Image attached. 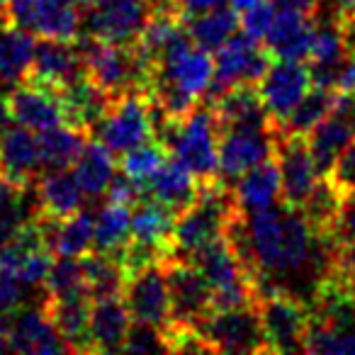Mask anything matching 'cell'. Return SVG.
Segmentation results:
<instances>
[{
    "label": "cell",
    "instance_id": "6da1fadb",
    "mask_svg": "<svg viewBox=\"0 0 355 355\" xmlns=\"http://www.w3.org/2000/svg\"><path fill=\"white\" fill-rule=\"evenodd\" d=\"M270 353H304L311 304L287 287H266L256 300Z\"/></svg>",
    "mask_w": 355,
    "mask_h": 355
},
{
    "label": "cell",
    "instance_id": "7a4b0ae2",
    "mask_svg": "<svg viewBox=\"0 0 355 355\" xmlns=\"http://www.w3.org/2000/svg\"><path fill=\"white\" fill-rule=\"evenodd\" d=\"M272 54L263 46V42H256L246 32L232 35L217 51H214V78L200 103L212 107L232 85L236 83H256L266 76V71L272 64Z\"/></svg>",
    "mask_w": 355,
    "mask_h": 355
},
{
    "label": "cell",
    "instance_id": "3957f363",
    "mask_svg": "<svg viewBox=\"0 0 355 355\" xmlns=\"http://www.w3.org/2000/svg\"><path fill=\"white\" fill-rule=\"evenodd\" d=\"M214 353H270L256 304L209 311L198 326Z\"/></svg>",
    "mask_w": 355,
    "mask_h": 355
},
{
    "label": "cell",
    "instance_id": "277c9868",
    "mask_svg": "<svg viewBox=\"0 0 355 355\" xmlns=\"http://www.w3.org/2000/svg\"><path fill=\"white\" fill-rule=\"evenodd\" d=\"M83 32L112 44H134L141 37L148 17L153 15L151 0H88L83 8Z\"/></svg>",
    "mask_w": 355,
    "mask_h": 355
},
{
    "label": "cell",
    "instance_id": "5b68a950",
    "mask_svg": "<svg viewBox=\"0 0 355 355\" xmlns=\"http://www.w3.org/2000/svg\"><path fill=\"white\" fill-rule=\"evenodd\" d=\"M171 292V321L200 326V321L212 311V287L193 261L178 256L163 258Z\"/></svg>",
    "mask_w": 355,
    "mask_h": 355
},
{
    "label": "cell",
    "instance_id": "8992f818",
    "mask_svg": "<svg viewBox=\"0 0 355 355\" xmlns=\"http://www.w3.org/2000/svg\"><path fill=\"white\" fill-rule=\"evenodd\" d=\"M95 137L114 153L122 156L124 151L139 146L153 137L151 114H148V93H127L117 98L110 107L107 117L98 127Z\"/></svg>",
    "mask_w": 355,
    "mask_h": 355
},
{
    "label": "cell",
    "instance_id": "52a82bcc",
    "mask_svg": "<svg viewBox=\"0 0 355 355\" xmlns=\"http://www.w3.org/2000/svg\"><path fill=\"white\" fill-rule=\"evenodd\" d=\"M277 127H227L219 134V171L227 183L275 156Z\"/></svg>",
    "mask_w": 355,
    "mask_h": 355
},
{
    "label": "cell",
    "instance_id": "ba28073f",
    "mask_svg": "<svg viewBox=\"0 0 355 355\" xmlns=\"http://www.w3.org/2000/svg\"><path fill=\"white\" fill-rule=\"evenodd\" d=\"M311 85H314L311 83V71L309 66H304V61H272L266 76L258 80V93H261V100L275 127L285 122L287 114L297 107V103L304 98Z\"/></svg>",
    "mask_w": 355,
    "mask_h": 355
},
{
    "label": "cell",
    "instance_id": "9c48e42d",
    "mask_svg": "<svg viewBox=\"0 0 355 355\" xmlns=\"http://www.w3.org/2000/svg\"><path fill=\"white\" fill-rule=\"evenodd\" d=\"M124 302L132 321L151 324L166 329L171 324V292L163 263H151L141 270L132 272L124 285Z\"/></svg>",
    "mask_w": 355,
    "mask_h": 355
},
{
    "label": "cell",
    "instance_id": "30bf717a",
    "mask_svg": "<svg viewBox=\"0 0 355 355\" xmlns=\"http://www.w3.org/2000/svg\"><path fill=\"white\" fill-rule=\"evenodd\" d=\"M275 158L282 175V202L300 209L309 190L314 188L319 171L304 134H285L277 129Z\"/></svg>",
    "mask_w": 355,
    "mask_h": 355
},
{
    "label": "cell",
    "instance_id": "8fae6325",
    "mask_svg": "<svg viewBox=\"0 0 355 355\" xmlns=\"http://www.w3.org/2000/svg\"><path fill=\"white\" fill-rule=\"evenodd\" d=\"M85 73L83 56H80L76 42L54 40V37H40L35 46V61L32 71L25 80L46 85L51 90H59L69 80Z\"/></svg>",
    "mask_w": 355,
    "mask_h": 355
},
{
    "label": "cell",
    "instance_id": "7c38bea8",
    "mask_svg": "<svg viewBox=\"0 0 355 355\" xmlns=\"http://www.w3.org/2000/svg\"><path fill=\"white\" fill-rule=\"evenodd\" d=\"M42 173L44 163L35 132L22 124L10 127L0 137V175L15 188H27L37 183Z\"/></svg>",
    "mask_w": 355,
    "mask_h": 355
},
{
    "label": "cell",
    "instance_id": "4fadbf2b",
    "mask_svg": "<svg viewBox=\"0 0 355 355\" xmlns=\"http://www.w3.org/2000/svg\"><path fill=\"white\" fill-rule=\"evenodd\" d=\"M40 304L46 311L51 324L56 326V331L64 336L71 353H93V348H90V306H93V297H90L88 290L64 297H49L44 292Z\"/></svg>",
    "mask_w": 355,
    "mask_h": 355
},
{
    "label": "cell",
    "instance_id": "5bb4252c",
    "mask_svg": "<svg viewBox=\"0 0 355 355\" xmlns=\"http://www.w3.org/2000/svg\"><path fill=\"white\" fill-rule=\"evenodd\" d=\"M316 35V17L304 15L292 8L277 6V15L270 32L263 40V46L272 54V59L309 61L311 44Z\"/></svg>",
    "mask_w": 355,
    "mask_h": 355
},
{
    "label": "cell",
    "instance_id": "9a60e30c",
    "mask_svg": "<svg viewBox=\"0 0 355 355\" xmlns=\"http://www.w3.org/2000/svg\"><path fill=\"white\" fill-rule=\"evenodd\" d=\"M6 98L10 105L12 119L32 132H44V129L64 124V110H61L59 95L46 85L22 80Z\"/></svg>",
    "mask_w": 355,
    "mask_h": 355
},
{
    "label": "cell",
    "instance_id": "2e32d148",
    "mask_svg": "<svg viewBox=\"0 0 355 355\" xmlns=\"http://www.w3.org/2000/svg\"><path fill=\"white\" fill-rule=\"evenodd\" d=\"M10 353H71L64 336L56 331V326L49 321L46 311L37 302L35 306H22L15 309L10 329Z\"/></svg>",
    "mask_w": 355,
    "mask_h": 355
},
{
    "label": "cell",
    "instance_id": "e0dca14e",
    "mask_svg": "<svg viewBox=\"0 0 355 355\" xmlns=\"http://www.w3.org/2000/svg\"><path fill=\"white\" fill-rule=\"evenodd\" d=\"M44 243L54 256L83 258L95 246V214L90 209L71 214L66 219H37Z\"/></svg>",
    "mask_w": 355,
    "mask_h": 355
},
{
    "label": "cell",
    "instance_id": "ac0fdd59",
    "mask_svg": "<svg viewBox=\"0 0 355 355\" xmlns=\"http://www.w3.org/2000/svg\"><path fill=\"white\" fill-rule=\"evenodd\" d=\"M132 329V314L124 297L93 300L90 306V348L93 353H119Z\"/></svg>",
    "mask_w": 355,
    "mask_h": 355
},
{
    "label": "cell",
    "instance_id": "d6986e66",
    "mask_svg": "<svg viewBox=\"0 0 355 355\" xmlns=\"http://www.w3.org/2000/svg\"><path fill=\"white\" fill-rule=\"evenodd\" d=\"M35 185L40 195V217L37 219H66L83 209L85 193L71 168L44 171Z\"/></svg>",
    "mask_w": 355,
    "mask_h": 355
},
{
    "label": "cell",
    "instance_id": "ffe728a7",
    "mask_svg": "<svg viewBox=\"0 0 355 355\" xmlns=\"http://www.w3.org/2000/svg\"><path fill=\"white\" fill-rule=\"evenodd\" d=\"M232 185L243 212H256V209L277 205L282 200V175L277 158L270 156L256 163L246 173H241Z\"/></svg>",
    "mask_w": 355,
    "mask_h": 355
},
{
    "label": "cell",
    "instance_id": "44dd1931",
    "mask_svg": "<svg viewBox=\"0 0 355 355\" xmlns=\"http://www.w3.org/2000/svg\"><path fill=\"white\" fill-rule=\"evenodd\" d=\"M219 129L227 127H275L261 100L256 83H236L212 105Z\"/></svg>",
    "mask_w": 355,
    "mask_h": 355
},
{
    "label": "cell",
    "instance_id": "7402d4cb",
    "mask_svg": "<svg viewBox=\"0 0 355 355\" xmlns=\"http://www.w3.org/2000/svg\"><path fill=\"white\" fill-rule=\"evenodd\" d=\"M146 185H148V198L168 205L175 214L188 209L200 195V180L173 156L158 168L156 175Z\"/></svg>",
    "mask_w": 355,
    "mask_h": 355
},
{
    "label": "cell",
    "instance_id": "603a6c76",
    "mask_svg": "<svg viewBox=\"0 0 355 355\" xmlns=\"http://www.w3.org/2000/svg\"><path fill=\"white\" fill-rule=\"evenodd\" d=\"M353 139H355L353 122H350L348 114L338 112V110L334 114H329L324 122H319L306 134V141H309L311 156H314L319 175H329L334 163L353 144Z\"/></svg>",
    "mask_w": 355,
    "mask_h": 355
},
{
    "label": "cell",
    "instance_id": "cb8c5ba5",
    "mask_svg": "<svg viewBox=\"0 0 355 355\" xmlns=\"http://www.w3.org/2000/svg\"><path fill=\"white\" fill-rule=\"evenodd\" d=\"M35 46V32L12 25L0 30V90L6 88L10 93L17 83L30 76Z\"/></svg>",
    "mask_w": 355,
    "mask_h": 355
},
{
    "label": "cell",
    "instance_id": "d4e9b609",
    "mask_svg": "<svg viewBox=\"0 0 355 355\" xmlns=\"http://www.w3.org/2000/svg\"><path fill=\"white\" fill-rule=\"evenodd\" d=\"M156 73L166 76L168 80H173L175 85L188 90L193 98L200 100L214 78V56L212 51L193 44L188 51H183V54L178 56V59H173L171 64L161 66Z\"/></svg>",
    "mask_w": 355,
    "mask_h": 355
},
{
    "label": "cell",
    "instance_id": "484cf974",
    "mask_svg": "<svg viewBox=\"0 0 355 355\" xmlns=\"http://www.w3.org/2000/svg\"><path fill=\"white\" fill-rule=\"evenodd\" d=\"M73 175L80 188H83L85 198H103L107 193L110 183H112V178L117 175L114 153L100 139L93 137L85 144L78 161H76Z\"/></svg>",
    "mask_w": 355,
    "mask_h": 355
},
{
    "label": "cell",
    "instance_id": "4316f807",
    "mask_svg": "<svg viewBox=\"0 0 355 355\" xmlns=\"http://www.w3.org/2000/svg\"><path fill=\"white\" fill-rule=\"evenodd\" d=\"M343 200H345L343 190H340L329 175L316 178L314 188L309 190V195H306L300 207L306 224L311 227V232L319 234V236L334 239L336 222H338Z\"/></svg>",
    "mask_w": 355,
    "mask_h": 355
},
{
    "label": "cell",
    "instance_id": "83f0119b",
    "mask_svg": "<svg viewBox=\"0 0 355 355\" xmlns=\"http://www.w3.org/2000/svg\"><path fill=\"white\" fill-rule=\"evenodd\" d=\"M90 139L93 137L88 132H80V129L69 127V124H59V127L37 132V144H40L44 171L73 168Z\"/></svg>",
    "mask_w": 355,
    "mask_h": 355
},
{
    "label": "cell",
    "instance_id": "f1b7e54d",
    "mask_svg": "<svg viewBox=\"0 0 355 355\" xmlns=\"http://www.w3.org/2000/svg\"><path fill=\"white\" fill-rule=\"evenodd\" d=\"M175 217L168 205L158 202V200L148 198L144 202H139L132 212V239L151 246L163 248L166 253H171V239H173V227H175Z\"/></svg>",
    "mask_w": 355,
    "mask_h": 355
},
{
    "label": "cell",
    "instance_id": "f546056e",
    "mask_svg": "<svg viewBox=\"0 0 355 355\" xmlns=\"http://www.w3.org/2000/svg\"><path fill=\"white\" fill-rule=\"evenodd\" d=\"M340 98H343V93H338V90L311 85L304 98L297 103V107L287 114V119L277 129L285 134H304L306 137L316 124L324 122L329 114L336 112Z\"/></svg>",
    "mask_w": 355,
    "mask_h": 355
},
{
    "label": "cell",
    "instance_id": "4dcf8cb0",
    "mask_svg": "<svg viewBox=\"0 0 355 355\" xmlns=\"http://www.w3.org/2000/svg\"><path fill=\"white\" fill-rule=\"evenodd\" d=\"M30 32H35L37 37L73 42L83 32V12L61 0H40L32 12Z\"/></svg>",
    "mask_w": 355,
    "mask_h": 355
},
{
    "label": "cell",
    "instance_id": "1f68e13d",
    "mask_svg": "<svg viewBox=\"0 0 355 355\" xmlns=\"http://www.w3.org/2000/svg\"><path fill=\"white\" fill-rule=\"evenodd\" d=\"M85 268V285L93 300H105V297H122L124 285H127V268L122 266L114 253L90 251L83 256Z\"/></svg>",
    "mask_w": 355,
    "mask_h": 355
},
{
    "label": "cell",
    "instance_id": "d6a6232c",
    "mask_svg": "<svg viewBox=\"0 0 355 355\" xmlns=\"http://www.w3.org/2000/svg\"><path fill=\"white\" fill-rule=\"evenodd\" d=\"M185 27H188L195 44L214 54L229 37L236 35V30L241 27V17H239V10L234 6H222L209 12H202V15L185 17Z\"/></svg>",
    "mask_w": 355,
    "mask_h": 355
},
{
    "label": "cell",
    "instance_id": "836d02e7",
    "mask_svg": "<svg viewBox=\"0 0 355 355\" xmlns=\"http://www.w3.org/2000/svg\"><path fill=\"white\" fill-rule=\"evenodd\" d=\"M132 239V207L107 202L95 214V251L119 253Z\"/></svg>",
    "mask_w": 355,
    "mask_h": 355
},
{
    "label": "cell",
    "instance_id": "e575fe53",
    "mask_svg": "<svg viewBox=\"0 0 355 355\" xmlns=\"http://www.w3.org/2000/svg\"><path fill=\"white\" fill-rule=\"evenodd\" d=\"M168 158H171V151L166 148V144L151 137L139 146L124 151L119 156V166H122V173H127L129 178H134L139 183H148Z\"/></svg>",
    "mask_w": 355,
    "mask_h": 355
},
{
    "label": "cell",
    "instance_id": "d590c367",
    "mask_svg": "<svg viewBox=\"0 0 355 355\" xmlns=\"http://www.w3.org/2000/svg\"><path fill=\"white\" fill-rule=\"evenodd\" d=\"M88 290L85 285V268L83 258H71V256H56L51 263V270L44 280V292L49 297H64L73 295V292Z\"/></svg>",
    "mask_w": 355,
    "mask_h": 355
},
{
    "label": "cell",
    "instance_id": "8d00e7d4",
    "mask_svg": "<svg viewBox=\"0 0 355 355\" xmlns=\"http://www.w3.org/2000/svg\"><path fill=\"white\" fill-rule=\"evenodd\" d=\"M122 353H168L163 329L141 321H132Z\"/></svg>",
    "mask_w": 355,
    "mask_h": 355
},
{
    "label": "cell",
    "instance_id": "74e56055",
    "mask_svg": "<svg viewBox=\"0 0 355 355\" xmlns=\"http://www.w3.org/2000/svg\"><path fill=\"white\" fill-rule=\"evenodd\" d=\"M277 15V0H261L241 15V30L256 42H263Z\"/></svg>",
    "mask_w": 355,
    "mask_h": 355
},
{
    "label": "cell",
    "instance_id": "f35d334b",
    "mask_svg": "<svg viewBox=\"0 0 355 355\" xmlns=\"http://www.w3.org/2000/svg\"><path fill=\"white\" fill-rule=\"evenodd\" d=\"M51 263H54V253H51L49 248H40V251H35L22 263L20 270H17V277H20L27 287H40V285H44L46 275H49Z\"/></svg>",
    "mask_w": 355,
    "mask_h": 355
},
{
    "label": "cell",
    "instance_id": "ab89813d",
    "mask_svg": "<svg viewBox=\"0 0 355 355\" xmlns=\"http://www.w3.org/2000/svg\"><path fill=\"white\" fill-rule=\"evenodd\" d=\"M329 178L343 190V195H353L355 193V139L348 148L338 156V161L334 163Z\"/></svg>",
    "mask_w": 355,
    "mask_h": 355
},
{
    "label": "cell",
    "instance_id": "60d3db41",
    "mask_svg": "<svg viewBox=\"0 0 355 355\" xmlns=\"http://www.w3.org/2000/svg\"><path fill=\"white\" fill-rule=\"evenodd\" d=\"M22 287H27L15 272L0 268V311H15L22 302Z\"/></svg>",
    "mask_w": 355,
    "mask_h": 355
},
{
    "label": "cell",
    "instance_id": "b9f144b4",
    "mask_svg": "<svg viewBox=\"0 0 355 355\" xmlns=\"http://www.w3.org/2000/svg\"><path fill=\"white\" fill-rule=\"evenodd\" d=\"M334 239L338 243H353L355 241V193L345 195L343 207H340L338 222H336Z\"/></svg>",
    "mask_w": 355,
    "mask_h": 355
},
{
    "label": "cell",
    "instance_id": "7bdbcfd3",
    "mask_svg": "<svg viewBox=\"0 0 355 355\" xmlns=\"http://www.w3.org/2000/svg\"><path fill=\"white\" fill-rule=\"evenodd\" d=\"M37 3H40V0H8L6 12H8L10 25L30 30V20H32V12H35Z\"/></svg>",
    "mask_w": 355,
    "mask_h": 355
},
{
    "label": "cell",
    "instance_id": "ee69618b",
    "mask_svg": "<svg viewBox=\"0 0 355 355\" xmlns=\"http://www.w3.org/2000/svg\"><path fill=\"white\" fill-rule=\"evenodd\" d=\"M229 0H180L178 6H180V12L183 17H193V15H202V12H209L214 8H222L227 6Z\"/></svg>",
    "mask_w": 355,
    "mask_h": 355
},
{
    "label": "cell",
    "instance_id": "f6af8a7d",
    "mask_svg": "<svg viewBox=\"0 0 355 355\" xmlns=\"http://www.w3.org/2000/svg\"><path fill=\"white\" fill-rule=\"evenodd\" d=\"M280 8H292V10H300L304 15L316 17L324 8V0H277Z\"/></svg>",
    "mask_w": 355,
    "mask_h": 355
},
{
    "label": "cell",
    "instance_id": "bcb514c9",
    "mask_svg": "<svg viewBox=\"0 0 355 355\" xmlns=\"http://www.w3.org/2000/svg\"><path fill=\"white\" fill-rule=\"evenodd\" d=\"M22 188H15L12 183H8L6 178L0 175V209H6L8 205L12 202V198H15L17 193H20Z\"/></svg>",
    "mask_w": 355,
    "mask_h": 355
},
{
    "label": "cell",
    "instance_id": "7dc6e473",
    "mask_svg": "<svg viewBox=\"0 0 355 355\" xmlns=\"http://www.w3.org/2000/svg\"><path fill=\"white\" fill-rule=\"evenodd\" d=\"M340 15H343L345 32H348L350 46H353V51H355V10H350V12H340Z\"/></svg>",
    "mask_w": 355,
    "mask_h": 355
},
{
    "label": "cell",
    "instance_id": "c3c4849f",
    "mask_svg": "<svg viewBox=\"0 0 355 355\" xmlns=\"http://www.w3.org/2000/svg\"><path fill=\"white\" fill-rule=\"evenodd\" d=\"M229 3H232L239 12H243V10H248L251 6H256V3H261V0H229Z\"/></svg>",
    "mask_w": 355,
    "mask_h": 355
},
{
    "label": "cell",
    "instance_id": "681fc988",
    "mask_svg": "<svg viewBox=\"0 0 355 355\" xmlns=\"http://www.w3.org/2000/svg\"><path fill=\"white\" fill-rule=\"evenodd\" d=\"M151 3H153V8H178V10H180V6H178L180 0H151Z\"/></svg>",
    "mask_w": 355,
    "mask_h": 355
},
{
    "label": "cell",
    "instance_id": "f907efd6",
    "mask_svg": "<svg viewBox=\"0 0 355 355\" xmlns=\"http://www.w3.org/2000/svg\"><path fill=\"white\" fill-rule=\"evenodd\" d=\"M336 3H338V12L355 10V0H336Z\"/></svg>",
    "mask_w": 355,
    "mask_h": 355
},
{
    "label": "cell",
    "instance_id": "816d5d0a",
    "mask_svg": "<svg viewBox=\"0 0 355 355\" xmlns=\"http://www.w3.org/2000/svg\"><path fill=\"white\" fill-rule=\"evenodd\" d=\"M61 3H66V6H73V8H78V10H83V8L88 6V0H61Z\"/></svg>",
    "mask_w": 355,
    "mask_h": 355
},
{
    "label": "cell",
    "instance_id": "f5cc1de1",
    "mask_svg": "<svg viewBox=\"0 0 355 355\" xmlns=\"http://www.w3.org/2000/svg\"><path fill=\"white\" fill-rule=\"evenodd\" d=\"M6 6H8V0H0V8H3V10H6Z\"/></svg>",
    "mask_w": 355,
    "mask_h": 355
}]
</instances>
